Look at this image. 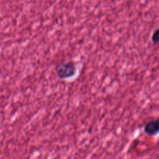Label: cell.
Masks as SVG:
<instances>
[{
  "instance_id": "cell-2",
  "label": "cell",
  "mask_w": 159,
  "mask_h": 159,
  "mask_svg": "<svg viewBox=\"0 0 159 159\" xmlns=\"http://www.w3.org/2000/svg\"><path fill=\"white\" fill-rule=\"evenodd\" d=\"M158 120H151L148 121L144 126V132L148 135H156L159 131Z\"/></svg>"
},
{
  "instance_id": "cell-1",
  "label": "cell",
  "mask_w": 159,
  "mask_h": 159,
  "mask_svg": "<svg viewBox=\"0 0 159 159\" xmlns=\"http://www.w3.org/2000/svg\"><path fill=\"white\" fill-rule=\"evenodd\" d=\"M57 76L60 79H68L75 75L76 67L71 61H62L57 65L55 68Z\"/></svg>"
},
{
  "instance_id": "cell-3",
  "label": "cell",
  "mask_w": 159,
  "mask_h": 159,
  "mask_svg": "<svg viewBox=\"0 0 159 159\" xmlns=\"http://www.w3.org/2000/svg\"><path fill=\"white\" fill-rule=\"evenodd\" d=\"M151 41L153 45H157L159 41V29L157 28L152 34Z\"/></svg>"
}]
</instances>
